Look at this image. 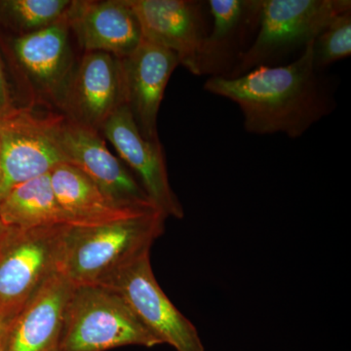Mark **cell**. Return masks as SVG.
Segmentation results:
<instances>
[{
  "mask_svg": "<svg viewBox=\"0 0 351 351\" xmlns=\"http://www.w3.org/2000/svg\"><path fill=\"white\" fill-rule=\"evenodd\" d=\"M313 44L292 63L260 66L239 77H209L204 89L237 104L248 133L302 137L334 108L331 90L314 66Z\"/></svg>",
  "mask_w": 351,
  "mask_h": 351,
  "instance_id": "obj_1",
  "label": "cell"
},
{
  "mask_svg": "<svg viewBox=\"0 0 351 351\" xmlns=\"http://www.w3.org/2000/svg\"><path fill=\"white\" fill-rule=\"evenodd\" d=\"M159 211L93 226H68L59 272L75 286L101 284L141 253L151 250L164 232Z\"/></svg>",
  "mask_w": 351,
  "mask_h": 351,
  "instance_id": "obj_2",
  "label": "cell"
},
{
  "mask_svg": "<svg viewBox=\"0 0 351 351\" xmlns=\"http://www.w3.org/2000/svg\"><path fill=\"white\" fill-rule=\"evenodd\" d=\"M158 345L160 341L119 293L100 284L73 285L64 308L59 351H107L126 346Z\"/></svg>",
  "mask_w": 351,
  "mask_h": 351,
  "instance_id": "obj_3",
  "label": "cell"
},
{
  "mask_svg": "<svg viewBox=\"0 0 351 351\" xmlns=\"http://www.w3.org/2000/svg\"><path fill=\"white\" fill-rule=\"evenodd\" d=\"M350 0H262L257 34L226 78L260 66H274L306 47L337 15L350 10Z\"/></svg>",
  "mask_w": 351,
  "mask_h": 351,
  "instance_id": "obj_4",
  "label": "cell"
},
{
  "mask_svg": "<svg viewBox=\"0 0 351 351\" xmlns=\"http://www.w3.org/2000/svg\"><path fill=\"white\" fill-rule=\"evenodd\" d=\"M66 226L8 228L0 239V311L19 313L59 272Z\"/></svg>",
  "mask_w": 351,
  "mask_h": 351,
  "instance_id": "obj_5",
  "label": "cell"
},
{
  "mask_svg": "<svg viewBox=\"0 0 351 351\" xmlns=\"http://www.w3.org/2000/svg\"><path fill=\"white\" fill-rule=\"evenodd\" d=\"M63 119L25 108L0 117V199L14 186L69 163L60 141Z\"/></svg>",
  "mask_w": 351,
  "mask_h": 351,
  "instance_id": "obj_6",
  "label": "cell"
},
{
  "mask_svg": "<svg viewBox=\"0 0 351 351\" xmlns=\"http://www.w3.org/2000/svg\"><path fill=\"white\" fill-rule=\"evenodd\" d=\"M100 285L119 293L162 343L177 351H206L195 325L170 301L152 270L151 250L115 270Z\"/></svg>",
  "mask_w": 351,
  "mask_h": 351,
  "instance_id": "obj_7",
  "label": "cell"
},
{
  "mask_svg": "<svg viewBox=\"0 0 351 351\" xmlns=\"http://www.w3.org/2000/svg\"><path fill=\"white\" fill-rule=\"evenodd\" d=\"M60 141L69 163L85 173L115 205L140 211L157 210L140 182L108 149L100 132L64 117Z\"/></svg>",
  "mask_w": 351,
  "mask_h": 351,
  "instance_id": "obj_8",
  "label": "cell"
},
{
  "mask_svg": "<svg viewBox=\"0 0 351 351\" xmlns=\"http://www.w3.org/2000/svg\"><path fill=\"white\" fill-rule=\"evenodd\" d=\"M59 105L68 119L100 132L106 120L126 105L121 59L110 53L85 52Z\"/></svg>",
  "mask_w": 351,
  "mask_h": 351,
  "instance_id": "obj_9",
  "label": "cell"
},
{
  "mask_svg": "<svg viewBox=\"0 0 351 351\" xmlns=\"http://www.w3.org/2000/svg\"><path fill=\"white\" fill-rule=\"evenodd\" d=\"M100 133L137 175L156 209L166 219L184 218V207L171 188L161 143L152 142L142 135L127 105L121 106L106 120Z\"/></svg>",
  "mask_w": 351,
  "mask_h": 351,
  "instance_id": "obj_10",
  "label": "cell"
},
{
  "mask_svg": "<svg viewBox=\"0 0 351 351\" xmlns=\"http://www.w3.org/2000/svg\"><path fill=\"white\" fill-rule=\"evenodd\" d=\"M140 23L143 38L174 53L180 64L199 75L198 58L206 38L203 2L193 0H126Z\"/></svg>",
  "mask_w": 351,
  "mask_h": 351,
  "instance_id": "obj_11",
  "label": "cell"
},
{
  "mask_svg": "<svg viewBox=\"0 0 351 351\" xmlns=\"http://www.w3.org/2000/svg\"><path fill=\"white\" fill-rule=\"evenodd\" d=\"M211 29L198 58L199 75L228 77L257 34L262 0H210Z\"/></svg>",
  "mask_w": 351,
  "mask_h": 351,
  "instance_id": "obj_12",
  "label": "cell"
},
{
  "mask_svg": "<svg viewBox=\"0 0 351 351\" xmlns=\"http://www.w3.org/2000/svg\"><path fill=\"white\" fill-rule=\"evenodd\" d=\"M121 62L127 107L142 135L152 142H160L157 117L179 59L162 46L143 38L137 49Z\"/></svg>",
  "mask_w": 351,
  "mask_h": 351,
  "instance_id": "obj_13",
  "label": "cell"
},
{
  "mask_svg": "<svg viewBox=\"0 0 351 351\" xmlns=\"http://www.w3.org/2000/svg\"><path fill=\"white\" fill-rule=\"evenodd\" d=\"M66 18L85 52L110 53L123 59L143 40L140 23L126 0L73 1Z\"/></svg>",
  "mask_w": 351,
  "mask_h": 351,
  "instance_id": "obj_14",
  "label": "cell"
},
{
  "mask_svg": "<svg viewBox=\"0 0 351 351\" xmlns=\"http://www.w3.org/2000/svg\"><path fill=\"white\" fill-rule=\"evenodd\" d=\"M73 288L61 272L51 276L14 318L3 351H59Z\"/></svg>",
  "mask_w": 351,
  "mask_h": 351,
  "instance_id": "obj_15",
  "label": "cell"
},
{
  "mask_svg": "<svg viewBox=\"0 0 351 351\" xmlns=\"http://www.w3.org/2000/svg\"><path fill=\"white\" fill-rule=\"evenodd\" d=\"M68 18L14 40L16 59L39 93L59 104L73 69Z\"/></svg>",
  "mask_w": 351,
  "mask_h": 351,
  "instance_id": "obj_16",
  "label": "cell"
},
{
  "mask_svg": "<svg viewBox=\"0 0 351 351\" xmlns=\"http://www.w3.org/2000/svg\"><path fill=\"white\" fill-rule=\"evenodd\" d=\"M50 180L58 202L68 216L71 226L99 225L154 211L117 206L73 164L64 163L55 167L50 172Z\"/></svg>",
  "mask_w": 351,
  "mask_h": 351,
  "instance_id": "obj_17",
  "label": "cell"
},
{
  "mask_svg": "<svg viewBox=\"0 0 351 351\" xmlns=\"http://www.w3.org/2000/svg\"><path fill=\"white\" fill-rule=\"evenodd\" d=\"M0 221L13 228L71 226L55 196L50 173L11 189L0 199Z\"/></svg>",
  "mask_w": 351,
  "mask_h": 351,
  "instance_id": "obj_18",
  "label": "cell"
},
{
  "mask_svg": "<svg viewBox=\"0 0 351 351\" xmlns=\"http://www.w3.org/2000/svg\"><path fill=\"white\" fill-rule=\"evenodd\" d=\"M73 3L69 0H9L0 2V9L5 19L23 36L63 19Z\"/></svg>",
  "mask_w": 351,
  "mask_h": 351,
  "instance_id": "obj_19",
  "label": "cell"
},
{
  "mask_svg": "<svg viewBox=\"0 0 351 351\" xmlns=\"http://www.w3.org/2000/svg\"><path fill=\"white\" fill-rule=\"evenodd\" d=\"M314 66L318 71L350 57L351 54V9L339 14L314 39Z\"/></svg>",
  "mask_w": 351,
  "mask_h": 351,
  "instance_id": "obj_20",
  "label": "cell"
},
{
  "mask_svg": "<svg viewBox=\"0 0 351 351\" xmlns=\"http://www.w3.org/2000/svg\"><path fill=\"white\" fill-rule=\"evenodd\" d=\"M13 110L5 75H4L1 64H0V117H4L7 113L12 112Z\"/></svg>",
  "mask_w": 351,
  "mask_h": 351,
  "instance_id": "obj_21",
  "label": "cell"
},
{
  "mask_svg": "<svg viewBox=\"0 0 351 351\" xmlns=\"http://www.w3.org/2000/svg\"><path fill=\"white\" fill-rule=\"evenodd\" d=\"M17 314L0 311V351L4 350L9 328H10L11 323H12L14 318H15Z\"/></svg>",
  "mask_w": 351,
  "mask_h": 351,
  "instance_id": "obj_22",
  "label": "cell"
},
{
  "mask_svg": "<svg viewBox=\"0 0 351 351\" xmlns=\"http://www.w3.org/2000/svg\"><path fill=\"white\" fill-rule=\"evenodd\" d=\"M7 230H8V228L4 226L3 223H2V221H0V239H1L2 237H3V235L5 234Z\"/></svg>",
  "mask_w": 351,
  "mask_h": 351,
  "instance_id": "obj_23",
  "label": "cell"
},
{
  "mask_svg": "<svg viewBox=\"0 0 351 351\" xmlns=\"http://www.w3.org/2000/svg\"><path fill=\"white\" fill-rule=\"evenodd\" d=\"M0 182H1V168H0Z\"/></svg>",
  "mask_w": 351,
  "mask_h": 351,
  "instance_id": "obj_24",
  "label": "cell"
}]
</instances>
